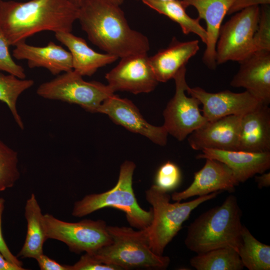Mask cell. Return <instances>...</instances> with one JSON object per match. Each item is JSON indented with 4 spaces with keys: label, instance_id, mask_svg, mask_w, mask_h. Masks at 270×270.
I'll return each mask as SVG.
<instances>
[{
    "label": "cell",
    "instance_id": "obj_1",
    "mask_svg": "<svg viewBox=\"0 0 270 270\" xmlns=\"http://www.w3.org/2000/svg\"><path fill=\"white\" fill-rule=\"evenodd\" d=\"M78 10L68 0H0V28L15 46L42 31L71 32Z\"/></svg>",
    "mask_w": 270,
    "mask_h": 270
},
{
    "label": "cell",
    "instance_id": "obj_2",
    "mask_svg": "<svg viewBox=\"0 0 270 270\" xmlns=\"http://www.w3.org/2000/svg\"><path fill=\"white\" fill-rule=\"evenodd\" d=\"M78 20L88 40L107 54L122 58L149 50L148 38L130 28L118 6L103 0H84Z\"/></svg>",
    "mask_w": 270,
    "mask_h": 270
},
{
    "label": "cell",
    "instance_id": "obj_3",
    "mask_svg": "<svg viewBox=\"0 0 270 270\" xmlns=\"http://www.w3.org/2000/svg\"><path fill=\"white\" fill-rule=\"evenodd\" d=\"M242 216L236 197L230 195L221 205L202 213L190 224L185 245L197 254L227 247L238 252L242 242Z\"/></svg>",
    "mask_w": 270,
    "mask_h": 270
},
{
    "label": "cell",
    "instance_id": "obj_4",
    "mask_svg": "<svg viewBox=\"0 0 270 270\" xmlns=\"http://www.w3.org/2000/svg\"><path fill=\"white\" fill-rule=\"evenodd\" d=\"M112 242L92 254L102 262L122 270H165L170 260L151 250L145 229L134 230L126 226H107Z\"/></svg>",
    "mask_w": 270,
    "mask_h": 270
},
{
    "label": "cell",
    "instance_id": "obj_5",
    "mask_svg": "<svg viewBox=\"0 0 270 270\" xmlns=\"http://www.w3.org/2000/svg\"><path fill=\"white\" fill-rule=\"evenodd\" d=\"M136 164L126 160L120 166L118 182L110 190L86 196L76 202L72 210L74 217L81 218L106 207L120 210L126 214L130 226L138 230L147 228L153 220L154 212L142 208L138 203L132 188Z\"/></svg>",
    "mask_w": 270,
    "mask_h": 270
},
{
    "label": "cell",
    "instance_id": "obj_6",
    "mask_svg": "<svg viewBox=\"0 0 270 270\" xmlns=\"http://www.w3.org/2000/svg\"><path fill=\"white\" fill-rule=\"evenodd\" d=\"M220 192L199 196L184 202L170 203V196L154 184L146 192V201L152 206L153 220L145 229L150 247L153 252L163 255L164 249L182 228L192 211L201 204L213 199Z\"/></svg>",
    "mask_w": 270,
    "mask_h": 270
},
{
    "label": "cell",
    "instance_id": "obj_7",
    "mask_svg": "<svg viewBox=\"0 0 270 270\" xmlns=\"http://www.w3.org/2000/svg\"><path fill=\"white\" fill-rule=\"evenodd\" d=\"M36 93L46 99L78 104L86 111L94 113L98 112L102 102L114 94L108 84L86 81L73 70L42 83Z\"/></svg>",
    "mask_w": 270,
    "mask_h": 270
},
{
    "label": "cell",
    "instance_id": "obj_8",
    "mask_svg": "<svg viewBox=\"0 0 270 270\" xmlns=\"http://www.w3.org/2000/svg\"><path fill=\"white\" fill-rule=\"evenodd\" d=\"M43 225L47 239L64 243L72 252L94 254L112 242L106 222L85 219L78 222H67L51 214L43 216Z\"/></svg>",
    "mask_w": 270,
    "mask_h": 270
},
{
    "label": "cell",
    "instance_id": "obj_9",
    "mask_svg": "<svg viewBox=\"0 0 270 270\" xmlns=\"http://www.w3.org/2000/svg\"><path fill=\"white\" fill-rule=\"evenodd\" d=\"M260 15L259 6H250L236 12L221 26L216 46L217 65L230 60L239 62L252 52Z\"/></svg>",
    "mask_w": 270,
    "mask_h": 270
},
{
    "label": "cell",
    "instance_id": "obj_10",
    "mask_svg": "<svg viewBox=\"0 0 270 270\" xmlns=\"http://www.w3.org/2000/svg\"><path fill=\"white\" fill-rule=\"evenodd\" d=\"M186 66L174 75L175 93L163 112V126L168 134L179 141L184 140L192 132L208 120L201 114L200 102L195 97H188L185 92L188 86L186 80Z\"/></svg>",
    "mask_w": 270,
    "mask_h": 270
},
{
    "label": "cell",
    "instance_id": "obj_11",
    "mask_svg": "<svg viewBox=\"0 0 270 270\" xmlns=\"http://www.w3.org/2000/svg\"><path fill=\"white\" fill-rule=\"evenodd\" d=\"M108 85L114 91H126L134 94L148 93L158 83L147 53L120 58V62L106 75Z\"/></svg>",
    "mask_w": 270,
    "mask_h": 270
},
{
    "label": "cell",
    "instance_id": "obj_12",
    "mask_svg": "<svg viewBox=\"0 0 270 270\" xmlns=\"http://www.w3.org/2000/svg\"><path fill=\"white\" fill-rule=\"evenodd\" d=\"M186 92L200 100L202 105L201 112L208 122L228 116H243L263 104L246 90L240 93L229 90L212 93L200 87L188 86Z\"/></svg>",
    "mask_w": 270,
    "mask_h": 270
},
{
    "label": "cell",
    "instance_id": "obj_13",
    "mask_svg": "<svg viewBox=\"0 0 270 270\" xmlns=\"http://www.w3.org/2000/svg\"><path fill=\"white\" fill-rule=\"evenodd\" d=\"M98 112L108 115L116 124L146 136L156 144L164 146L167 143L168 133L164 127L148 123L136 106L127 98L114 94L102 102Z\"/></svg>",
    "mask_w": 270,
    "mask_h": 270
},
{
    "label": "cell",
    "instance_id": "obj_14",
    "mask_svg": "<svg viewBox=\"0 0 270 270\" xmlns=\"http://www.w3.org/2000/svg\"><path fill=\"white\" fill-rule=\"evenodd\" d=\"M242 116L232 115L208 121L188 135L190 146L194 150H238Z\"/></svg>",
    "mask_w": 270,
    "mask_h": 270
},
{
    "label": "cell",
    "instance_id": "obj_15",
    "mask_svg": "<svg viewBox=\"0 0 270 270\" xmlns=\"http://www.w3.org/2000/svg\"><path fill=\"white\" fill-rule=\"evenodd\" d=\"M240 68L230 84L243 88L264 104L270 103V50L252 52L238 62Z\"/></svg>",
    "mask_w": 270,
    "mask_h": 270
},
{
    "label": "cell",
    "instance_id": "obj_16",
    "mask_svg": "<svg viewBox=\"0 0 270 270\" xmlns=\"http://www.w3.org/2000/svg\"><path fill=\"white\" fill-rule=\"evenodd\" d=\"M204 166L194 174V180L186 190L174 192L172 199L180 202L194 196H202L212 192L227 191L232 192L240 182L232 170L218 160L206 158Z\"/></svg>",
    "mask_w": 270,
    "mask_h": 270
},
{
    "label": "cell",
    "instance_id": "obj_17",
    "mask_svg": "<svg viewBox=\"0 0 270 270\" xmlns=\"http://www.w3.org/2000/svg\"><path fill=\"white\" fill-rule=\"evenodd\" d=\"M196 158L213 159L224 163L232 170L240 183L256 174L264 172L270 168V152H257L204 148Z\"/></svg>",
    "mask_w": 270,
    "mask_h": 270
},
{
    "label": "cell",
    "instance_id": "obj_18",
    "mask_svg": "<svg viewBox=\"0 0 270 270\" xmlns=\"http://www.w3.org/2000/svg\"><path fill=\"white\" fill-rule=\"evenodd\" d=\"M12 51V56L18 60H26L30 68H44L52 74L72 70V58L70 52L50 42L44 46L18 43Z\"/></svg>",
    "mask_w": 270,
    "mask_h": 270
},
{
    "label": "cell",
    "instance_id": "obj_19",
    "mask_svg": "<svg viewBox=\"0 0 270 270\" xmlns=\"http://www.w3.org/2000/svg\"><path fill=\"white\" fill-rule=\"evenodd\" d=\"M186 8L194 7L198 18L204 19L206 24L207 41L202 56L205 65L210 69H216V46L219 31L225 16L234 0H180Z\"/></svg>",
    "mask_w": 270,
    "mask_h": 270
},
{
    "label": "cell",
    "instance_id": "obj_20",
    "mask_svg": "<svg viewBox=\"0 0 270 270\" xmlns=\"http://www.w3.org/2000/svg\"><path fill=\"white\" fill-rule=\"evenodd\" d=\"M238 150L270 152V108L264 104L242 116Z\"/></svg>",
    "mask_w": 270,
    "mask_h": 270
},
{
    "label": "cell",
    "instance_id": "obj_21",
    "mask_svg": "<svg viewBox=\"0 0 270 270\" xmlns=\"http://www.w3.org/2000/svg\"><path fill=\"white\" fill-rule=\"evenodd\" d=\"M199 49L198 40L180 42L174 38L168 48L149 57L150 65L158 82H165L173 78L176 73L196 54Z\"/></svg>",
    "mask_w": 270,
    "mask_h": 270
},
{
    "label": "cell",
    "instance_id": "obj_22",
    "mask_svg": "<svg viewBox=\"0 0 270 270\" xmlns=\"http://www.w3.org/2000/svg\"><path fill=\"white\" fill-rule=\"evenodd\" d=\"M55 37L68 48L72 55V70L82 76H91L99 68L118 58L114 55L94 51L84 39L74 35L71 32H56Z\"/></svg>",
    "mask_w": 270,
    "mask_h": 270
},
{
    "label": "cell",
    "instance_id": "obj_23",
    "mask_svg": "<svg viewBox=\"0 0 270 270\" xmlns=\"http://www.w3.org/2000/svg\"><path fill=\"white\" fill-rule=\"evenodd\" d=\"M43 216L35 194H32L24 208L27 222L26 239L17 256L36 259L43 254V246L48 240L44 228Z\"/></svg>",
    "mask_w": 270,
    "mask_h": 270
},
{
    "label": "cell",
    "instance_id": "obj_24",
    "mask_svg": "<svg viewBox=\"0 0 270 270\" xmlns=\"http://www.w3.org/2000/svg\"><path fill=\"white\" fill-rule=\"evenodd\" d=\"M142 2L158 13L168 16L178 23L184 34H196L204 43L206 44L207 33L206 30L200 24V18L198 17L194 18L186 14V8L180 0H142Z\"/></svg>",
    "mask_w": 270,
    "mask_h": 270
},
{
    "label": "cell",
    "instance_id": "obj_25",
    "mask_svg": "<svg viewBox=\"0 0 270 270\" xmlns=\"http://www.w3.org/2000/svg\"><path fill=\"white\" fill-rule=\"evenodd\" d=\"M238 254L244 267L249 270H270V246L260 242L244 225Z\"/></svg>",
    "mask_w": 270,
    "mask_h": 270
},
{
    "label": "cell",
    "instance_id": "obj_26",
    "mask_svg": "<svg viewBox=\"0 0 270 270\" xmlns=\"http://www.w3.org/2000/svg\"><path fill=\"white\" fill-rule=\"evenodd\" d=\"M197 270H241L244 268L238 252L227 247L198 254L190 260Z\"/></svg>",
    "mask_w": 270,
    "mask_h": 270
},
{
    "label": "cell",
    "instance_id": "obj_27",
    "mask_svg": "<svg viewBox=\"0 0 270 270\" xmlns=\"http://www.w3.org/2000/svg\"><path fill=\"white\" fill-rule=\"evenodd\" d=\"M34 84L32 80L20 78L11 74L0 72V101L7 105L14 121L22 130L24 124L16 108V102L20 96Z\"/></svg>",
    "mask_w": 270,
    "mask_h": 270
},
{
    "label": "cell",
    "instance_id": "obj_28",
    "mask_svg": "<svg viewBox=\"0 0 270 270\" xmlns=\"http://www.w3.org/2000/svg\"><path fill=\"white\" fill-rule=\"evenodd\" d=\"M18 154L0 140V192L12 188L20 177Z\"/></svg>",
    "mask_w": 270,
    "mask_h": 270
},
{
    "label": "cell",
    "instance_id": "obj_29",
    "mask_svg": "<svg viewBox=\"0 0 270 270\" xmlns=\"http://www.w3.org/2000/svg\"><path fill=\"white\" fill-rule=\"evenodd\" d=\"M269 4L262 5L256 30L252 41V52L270 50V9Z\"/></svg>",
    "mask_w": 270,
    "mask_h": 270
},
{
    "label": "cell",
    "instance_id": "obj_30",
    "mask_svg": "<svg viewBox=\"0 0 270 270\" xmlns=\"http://www.w3.org/2000/svg\"><path fill=\"white\" fill-rule=\"evenodd\" d=\"M182 174L180 168L172 162L168 161L158 169L154 184L166 192L176 189L180 184Z\"/></svg>",
    "mask_w": 270,
    "mask_h": 270
},
{
    "label": "cell",
    "instance_id": "obj_31",
    "mask_svg": "<svg viewBox=\"0 0 270 270\" xmlns=\"http://www.w3.org/2000/svg\"><path fill=\"white\" fill-rule=\"evenodd\" d=\"M8 42L0 28V71L6 72L20 78H26L24 68L12 59Z\"/></svg>",
    "mask_w": 270,
    "mask_h": 270
},
{
    "label": "cell",
    "instance_id": "obj_32",
    "mask_svg": "<svg viewBox=\"0 0 270 270\" xmlns=\"http://www.w3.org/2000/svg\"><path fill=\"white\" fill-rule=\"evenodd\" d=\"M70 270H120L116 266L105 264L96 259L92 254L85 253L74 264Z\"/></svg>",
    "mask_w": 270,
    "mask_h": 270
},
{
    "label": "cell",
    "instance_id": "obj_33",
    "mask_svg": "<svg viewBox=\"0 0 270 270\" xmlns=\"http://www.w3.org/2000/svg\"><path fill=\"white\" fill-rule=\"evenodd\" d=\"M4 200L0 198V252L8 261L12 264L22 267V262L14 256L8 246L2 235V214L4 208Z\"/></svg>",
    "mask_w": 270,
    "mask_h": 270
},
{
    "label": "cell",
    "instance_id": "obj_34",
    "mask_svg": "<svg viewBox=\"0 0 270 270\" xmlns=\"http://www.w3.org/2000/svg\"><path fill=\"white\" fill-rule=\"evenodd\" d=\"M36 260L41 270H70V265L61 264L44 254Z\"/></svg>",
    "mask_w": 270,
    "mask_h": 270
},
{
    "label": "cell",
    "instance_id": "obj_35",
    "mask_svg": "<svg viewBox=\"0 0 270 270\" xmlns=\"http://www.w3.org/2000/svg\"><path fill=\"white\" fill-rule=\"evenodd\" d=\"M270 0H234L228 14H230L253 6L270 4Z\"/></svg>",
    "mask_w": 270,
    "mask_h": 270
},
{
    "label": "cell",
    "instance_id": "obj_36",
    "mask_svg": "<svg viewBox=\"0 0 270 270\" xmlns=\"http://www.w3.org/2000/svg\"><path fill=\"white\" fill-rule=\"evenodd\" d=\"M260 176H256L255 181L257 183L258 188L268 187L270 186V173H262Z\"/></svg>",
    "mask_w": 270,
    "mask_h": 270
},
{
    "label": "cell",
    "instance_id": "obj_37",
    "mask_svg": "<svg viewBox=\"0 0 270 270\" xmlns=\"http://www.w3.org/2000/svg\"><path fill=\"white\" fill-rule=\"evenodd\" d=\"M23 267L14 265L8 261L0 252V270H25Z\"/></svg>",
    "mask_w": 270,
    "mask_h": 270
},
{
    "label": "cell",
    "instance_id": "obj_38",
    "mask_svg": "<svg viewBox=\"0 0 270 270\" xmlns=\"http://www.w3.org/2000/svg\"><path fill=\"white\" fill-rule=\"evenodd\" d=\"M112 4L120 6L124 2V0H103Z\"/></svg>",
    "mask_w": 270,
    "mask_h": 270
},
{
    "label": "cell",
    "instance_id": "obj_39",
    "mask_svg": "<svg viewBox=\"0 0 270 270\" xmlns=\"http://www.w3.org/2000/svg\"><path fill=\"white\" fill-rule=\"evenodd\" d=\"M72 4L79 8L84 0H68Z\"/></svg>",
    "mask_w": 270,
    "mask_h": 270
},
{
    "label": "cell",
    "instance_id": "obj_40",
    "mask_svg": "<svg viewBox=\"0 0 270 270\" xmlns=\"http://www.w3.org/2000/svg\"><path fill=\"white\" fill-rule=\"evenodd\" d=\"M160 0V1H168V0Z\"/></svg>",
    "mask_w": 270,
    "mask_h": 270
}]
</instances>
